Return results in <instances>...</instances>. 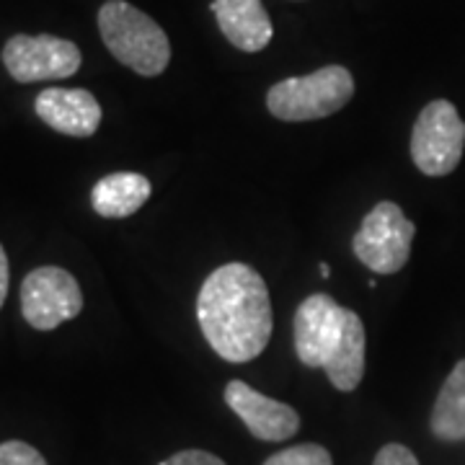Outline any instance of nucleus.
Returning <instances> with one entry per match:
<instances>
[{
  "mask_svg": "<svg viewBox=\"0 0 465 465\" xmlns=\"http://www.w3.org/2000/svg\"><path fill=\"white\" fill-rule=\"evenodd\" d=\"M150 192L153 186L143 173L119 171L96 182V186L91 189V204L101 217L119 220L134 215L150 200Z\"/></svg>",
  "mask_w": 465,
  "mask_h": 465,
  "instance_id": "obj_12",
  "label": "nucleus"
},
{
  "mask_svg": "<svg viewBox=\"0 0 465 465\" xmlns=\"http://www.w3.org/2000/svg\"><path fill=\"white\" fill-rule=\"evenodd\" d=\"M197 321L207 344L228 362L256 360L272 339L274 316L264 277L249 264H223L204 280Z\"/></svg>",
  "mask_w": 465,
  "mask_h": 465,
  "instance_id": "obj_1",
  "label": "nucleus"
},
{
  "mask_svg": "<svg viewBox=\"0 0 465 465\" xmlns=\"http://www.w3.org/2000/svg\"><path fill=\"white\" fill-rule=\"evenodd\" d=\"M213 14L220 32L238 50L262 52L272 42L274 26L262 0H213Z\"/></svg>",
  "mask_w": 465,
  "mask_h": 465,
  "instance_id": "obj_11",
  "label": "nucleus"
},
{
  "mask_svg": "<svg viewBox=\"0 0 465 465\" xmlns=\"http://www.w3.org/2000/svg\"><path fill=\"white\" fill-rule=\"evenodd\" d=\"M354 96V78L347 67L326 65L302 75L287 78L269 88L266 106L282 122H311L336 114Z\"/></svg>",
  "mask_w": 465,
  "mask_h": 465,
  "instance_id": "obj_3",
  "label": "nucleus"
},
{
  "mask_svg": "<svg viewBox=\"0 0 465 465\" xmlns=\"http://www.w3.org/2000/svg\"><path fill=\"white\" fill-rule=\"evenodd\" d=\"M432 432L445 442L465 440V360L452 367L432 409Z\"/></svg>",
  "mask_w": 465,
  "mask_h": 465,
  "instance_id": "obj_14",
  "label": "nucleus"
},
{
  "mask_svg": "<svg viewBox=\"0 0 465 465\" xmlns=\"http://www.w3.org/2000/svg\"><path fill=\"white\" fill-rule=\"evenodd\" d=\"M416 225L396 202L375 204L351 241L354 256L375 274H396L411 256Z\"/></svg>",
  "mask_w": 465,
  "mask_h": 465,
  "instance_id": "obj_4",
  "label": "nucleus"
},
{
  "mask_svg": "<svg viewBox=\"0 0 465 465\" xmlns=\"http://www.w3.org/2000/svg\"><path fill=\"white\" fill-rule=\"evenodd\" d=\"M0 465H47V460L29 442L8 440V442L0 445Z\"/></svg>",
  "mask_w": 465,
  "mask_h": 465,
  "instance_id": "obj_16",
  "label": "nucleus"
},
{
  "mask_svg": "<svg viewBox=\"0 0 465 465\" xmlns=\"http://www.w3.org/2000/svg\"><path fill=\"white\" fill-rule=\"evenodd\" d=\"M99 32L106 50L137 75L155 78L171 63L166 32L127 0H109L101 5Z\"/></svg>",
  "mask_w": 465,
  "mask_h": 465,
  "instance_id": "obj_2",
  "label": "nucleus"
},
{
  "mask_svg": "<svg viewBox=\"0 0 465 465\" xmlns=\"http://www.w3.org/2000/svg\"><path fill=\"white\" fill-rule=\"evenodd\" d=\"M321 277H323V280H329V277H331V269H329V264H326V262H321Z\"/></svg>",
  "mask_w": 465,
  "mask_h": 465,
  "instance_id": "obj_20",
  "label": "nucleus"
},
{
  "mask_svg": "<svg viewBox=\"0 0 465 465\" xmlns=\"http://www.w3.org/2000/svg\"><path fill=\"white\" fill-rule=\"evenodd\" d=\"M5 295H8V256L0 246V308L5 302Z\"/></svg>",
  "mask_w": 465,
  "mask_h": 465,
  "instance_id": "obj_19",
  "label": "nucleus"
},
{
  "mask_svg": "<svg viewBox=\"0 0 465 465\" xmlns=\"http://www.w3.org/2000/svg\"><path fill=\"white\" fill-rule=\"evenodd\" d=\"M158 465H225L217 455L213 452H204V450H182L176 455L166 458L163 463Z\"/></svg>",
  "mask_w": 465,
  "mask_h": 465,
  "instance_id": "obj_18",
  "label": "nucleus"
},
{
  "mask_svg": "<svg viewBox=\"0 0 465 465\" xmlns=\"http://www.w3.org/2000/svg\"><path fill=\"white\" fill-rule=\"evenodd\" d=\"M3 65L18 84L60 81L78 73L81 50L70 39L50 34H16L3 47Z\"/></svg>",
  "mask_w": 465,
  "mask_h": 465,
  "instance_id": "obj_7",
  "label": "nucleus"
},
{
  "mask_svg": "<svg viewBox=\"0 0 465 465\" xmlns=\"http://www.w3.org/2000/svg\"><path fill=\"white\" fill-rule=\"evenodd\" d=\"M344 318L347 308L326 292H316L300 302L295 313V351L302 365L323 370L341 339Z\"/></svg>",
  "mask_w": 465,
  "mask_h": 465,
  "instance_id": "obj_8",
  "label": "nucleus"
},
{
  "mask_svg": "<svg viewBox=\"0 0 465 465\" xmlns=\"http://www.w3.org/2000/svg\"><path fill=\"white\" fill-rule=\"evenodd\" d=\"M465 148V122L458 109L445 99H437L421 109L411 133V158L427 176L452 173Z\"/></svg>",
  "mask_w": 465,
  "mask_h": 465,
  "instance_id": "obj_5",
  "label": "nucleus"
},
{
  "mask_svg": "<svg viewBox=\"0 0 465 465\" xmlns=\"http://www.w3.org/2000/svg\"><path fill=\"white\" fill-rule=\"evenodd\" d=\"M84 311L78 280L60 266H39L24 277L21 313L36 331H54Z\"/></svg>",
  "mask_w": 465,
  "mask_h": 465,
  "instance_id": "obj_6",
  "label": "nucleus"
},
{
  "mask_svg": "<svg viewBox=\"0 0 465 465\" xmlns=\"http://www.w3.org/2000/svg\"><path fill=\"white\" fill-rule=\"evenodd\" d=\"M372 465H419L416 455L406 445H399V442H391L375 455V463Z\"/></svg>",
  "mask_w": 465,
  "mask_h": 465,
  "instance_id": "obj_17",
  "label": "nucleus"
},
{
  "mask_svg": "<svg viewBox=\"0 0 465 465\" xmlns=\"http://www.w3.org/2000/svg\"><path fill=\"white\" fill-rule=\"evenodd\" d=\"M365 323L354 311H347L341 339L331 351L329 362L323 365L336 391L349 393L362 382V375H365Z\"/></svg>",
  "mask_w": 465,
  "mask_h": 465,
  "instance_id": "obj_13",
  "label": "nucleus"
},
{
  "mask_svg": "<svg viewBox=\"0 0 465 465\" xmlns=\"http://www.w3.org/2000/svg\"><path fill=\"white\" fill-rule=\"evenodd\" d=\"M264 465H333V460L331 452L323 445L305 442V445H295V448H287L282 452H274Z\"/></svg>",
  "mask_w": 465,
  "mask_h": 465,
  "instance_id": "obj_15",
  "label": "nucleus"
},
{
  "mask_svg": "<svg viewBox=\"0 0 465 465\" xmlns=\"http://www.w3.org/2000/svg\"><path fill=\"white\" fill-rule=\"evenodd\" d=\"M34 109L47 127L70 137H91L101 124V104L85 88H45Z\"/></svg>",
  "mask_w": 465,
  "mask_h": 465,
  "instance_id": "obj_10",
  "label": "nucleus"
},
{
  "mask_svg": "<svg viewBox=\"0 0 465 465\" xmlns=\"http://www.w3.org/2000/svg\"><path fill=\"white\" fill-rule=\"evenodd\" d=\"M225 403L241 416L249 432L264 442H282L300 430V416L292 406L269 399L243 381H231L225 385Z\"/></svg>",
  "mask_w": 465,
  "mask_h": 465,
  "instance_id": "obj_9",
  "label": "nucleus"
}]
</instances>
